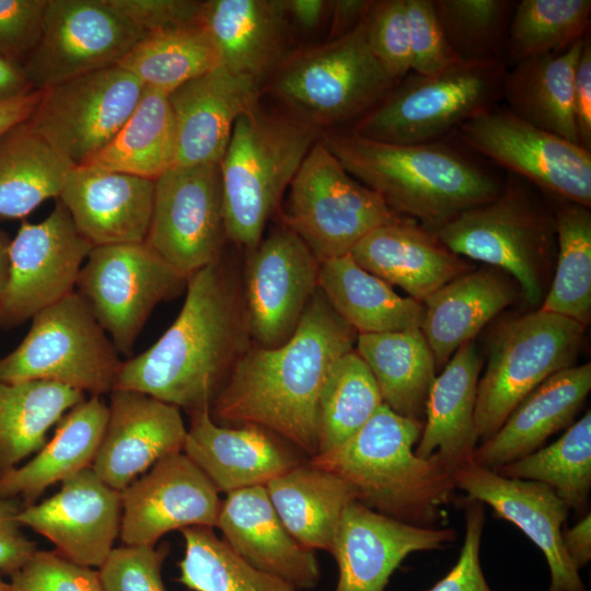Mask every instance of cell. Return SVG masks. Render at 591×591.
<instances>
[{
	"mask_svg": "<svg viewBox=\"0 0 591 591\" xmlns=\"http://www.w3.org/2000/svg\"><path fill=\"white\" fill-rule=\"evenodd\" d=\"M185 292L164 334L121 362L113 390L143 393L192 414L210 409L253 343L242 271L223 256L188 276Z\"/></svg>",
	"mask_w": 591,
	"mask_h": 591,
	"instance_id": "cell-1",
	"label": "cell"
},
{
	"mask_svg": "<svg viewBox=\"0 0 591 591\" xmlns=\"http://www.w3.org/2000/svg\"><path fill=\"white\" fill-rule=\"evenodd\" d=\"M357 336L318 288L290 339L274 348L251 345L215 398L212 419L259 426L314 456L324 381Z\"/></svg>",
	"mask_w": 591,
	"mask_h": 591,
	"instance_id": "cell-2",
	"label": "cell"
},
{
	"mask_svg": "<svg viewBox=\"0 0 591 591\" xmlns=\"http://www.w3.org/2000/svg\"><path fill=\"white\" fill-rule=\"evenodd\" d=\"M322 141L352 177L393 211L431 232L494 199L503 187L488 171L438 141L395 144L351 131L328 132Z\"/></svg>",
	"mask_w": 591,
	"mask_h": 591,
	"instance_id": "cell-3",
	"label": "cell"
},
{
	"mask_svg": "<svg viewBox=\"0 0 591 591\" xmlns=\"http://www.w3.org/2000/svg\"><path fill=\"white\" fill-rule=\"evenodd\" d=\"M424 422L403 417L382 404L340 445L311 457L357 491V500L390 518L436 528L453 490V470L438 455L415 454Z\"/></svg>",
	"mask_w": 591,
	"mask_h": 591,
	"instance_id": "cell-4",
	"label": "cell"
},
{
	"mask_svg": "<svg viewBox=\"0 0 591 591\" xmlns=\"http://www.w3.org/2000/svg\"><path fill=\"white\" fill-rule=\"evenodd\" d=\"M321 130L287 114L255 108L240 116L219 163L228 241L245 252L263 239Z\"/></svg>",
	"mask_w": 591,
	"mask_h": 591,
	"instance_id": "cell-5",
	"label": "cell"
},
{
	"mask_svg": "<svg viewBox=\"0 0 591 591\" xmlns=\"http://www.w3.org/2000/svg\"><path fill=\"white\" fill-rule=\"evenodd\" d=\"M366 19L338 38L290 51L262 92L320 130L357 120L399 82L371 51Z\"/></svg>",
	"mask_w": 591,
	"mask_h": 591,
	"instance_id": "cell-6",
	"label": "cell"
},
{
	"mask_svg": "<svg viewBox=\"0 0 591 591\" xmlns=\"http://www.w3.org/2000/svg\"><path fill=\"white\" fill-rule=\"evenodd\" d=\"M530 185L509 173L497 197L463 211L434 233L454 254L507 273L524 299L537 305L546 294L556 230L554 215Z\"/></svg>",
	"mask_w": 591,
	"mask_h": 591,
	"instance_id": "cell-7",
	"label": "cell"
},
{
	"mask_svg": "<svg viewBox=\"0 0 591 591\" xmlns=\"http://www.w3.org/2000/svg\"><path fill=\"white\" fill-rule=\"evenodd\" d=\"M507 69L503 61H457L432 74L410 72L350 131L395 144L436 142L502 100Z\"/></svg>",
	"mask_w": 591,
	"mask_h": 591,
	"instance_id": "cell-8",
	"label": "cell"
},
{
	"mask_svg": "<svg viewBox=\"0 0 591 591\" xmlns=\"http://www.w3.org/2000/svg\"><path fill=\"white\" fill-rule=\"evenodd\" d=\"M584 329L571 318L540 309L497 326L477 385L475 422L482 442L541 383L576 364Z\"/></svg>",
	"mask_w": 591,
	"mask_h": 591,
	"instance_id": "cell-9",
	"label": "cell"
},
{
	"mask_svg": "<svg viewBox=\"0 0 591 591\" xmlns=\"http://www.w3.org/2000/svg\"><path fill=\"white\" fill-rule=\"evenodd\" d=\"M119 352L77 292L32 317L23 340L0 358V380L47 381L102 396L114 389Z\"/></svg>",
	"mask_w": 591,
	"mask_h": 591,
	"instance_id": "cell-10",
	"label": "cell"
},
{
	"mask_svg": "<svg viewBox=\"0 0 591 591\" xmlns=\"http://www.w3.org/2000/svg\"><path fill=\"white\" fill-rule=\"evenodd\" d=\"M288 189L283 225L320 263L348 255L372 230L407 219L352 177L322 139L309 151Z\"/></svg>",
	"mask_w": 591,
	"mask_h": 591,
	"instance_id": "cell-11",
	"label": "cell"
},
{
	"mask_svg": "<svg viewBox=\"0 0 591 591\" xmlns=\"http://www.w3.org/2000/svg\"><path fill=\"white\" fill-rule=\"evenodd\" d=\"M187 277L146 242L93 246L77 280L119 354L130 357L155 306L186 290Z\"/></svg>",
	"mask_w": 591,
	"mask_h": 591,
	"instance_id": "cell-12",
	"label": "cell"
},
{
	"mask_svg": "<svg viewBox=\"0 0 591 591\" xmlns=\"http://www.w3.org/2000/svg\"><path fill=\"white\" fill-rule=\"evenodd\" d=\"M144 85L112 66L42 90L28 128L73 165L102 151L136 108Z\"/></svg>",
	"mask_w": 591,
	"mask_h": 591,
	"instance_id": "cell-13",
	"label": "cell"
},
{
	"mask_svg": "<svg viewBox=\"0 0 591 591\" xmlns=\"http://www.w3.org/2000/svg\"><path fill=\"white\" fill-rule=\"evenodd\" d=\"M472 150L557 199L591 207V152L495 105L457 128Z\"/></svg>",
	"mask_w": 591,
	"mask_h": 591,
	"instance_id": "cell-14",
	"label": "cell"
},
{
	"mask_svg": "<svg viewBox=\"0 0 591 591\" xmlns=\"http://www.w3.org/2000/svg\"><path fill=\"white\" fill-rule=\"evenodd\" d=\"M227 239L219 163L174 165L154 181L146 243L190 276L223 256Z\"/></svg>",
	"mask_w": 591,
	"mask_h": 591,
	"instance_id": "cell-15",
	"label": "cell"
},
{
	"mask_svg": "<svg viewBox=\"0 0 591 591\" xmlns=\"http://www.w3.org/2000/svg\"><path fill=\"white\" fill-rule=\"evenodd\" d=\"M146 34L107 0H48L36 47L23 62L35 90L116 66Z\"/></svg>",
	"mask_w": 591,
	"mask_h": 591,
	"instance_id": "cell-16",
	"label": "cell"
},
{
	"mask_svg": "<svg viewBox=\"0 0 591 591\" xmlns=\"http://www.w3.org/2000/svg\"><path fill=\"white\" fill-rule=\"evenodd\" d=\"M320 268V260L286 225L246 252L242 287L254 345L274 348L290 339L318 289Z\"/></svg>",
	"mask_w": 591,
	"mask_h": 591,
	"instance_id": "cell-17",
	"label": "cell"
},
{
	"mask_svg": "<svg viewBox=\"0 0 591 591\" xmlns=\"http://www.w3.org/2000/svg\"><path fill=\"white\" fill-rule=\"evenodd\" d=\"M92 248L60 200L43 221L24 222L10 241L1 329L32 320L74 292L80 270Z\"/></svg>",
	"mask_w": 591,
	"mask_h": 591,
	"instance_id": "cell-18",
	"label": "cell"
},
{
	"mask_svg": "<svg viewBox=\"0 0 591 591\" xmlns=\"http://www.w3.org/2000/svg\"><path fill=\"white\" fill-rule=\"evenodd\" d=\"M124 545L154 546L166 533L216 528L222 500L209 478L182 452L159 460L121 493Z\"/></svg>",
	"mask_w": 591,
	"mask_h": 591,
	"instance_id": "cell-19",
	"label": "cell"
},
{
	"mask_svg": "<svg viewBox=\"0 0 591 591\" xmlns=\"http://www.w3.org/2000/svg\"><path fill=\"white\" fill-rule=\"evenodd\" d=\"M121 513L120 491L86 467L61 482L49 498L23 506L18 519L46 537L61 556L97 569L119 536Z\"/></svg>",
	"mask_w": 591,
	"mask_h": 591,
	"instance_id": "cell-20",
	"label": "cell"
},
{
	"mask_svg": "<svg viewBox=\"0 0 591 591\" xmlns=\"http://www.w3.org/2000/svg\"><path fill=\"white\" fill-rule=\"evenodd\" d=\"M455 488L466 493L464 502L489 505L496 514L519 528L544 554L549 567L547 591H587L579 570L561 541L569 509L546 484L509 478L472 461L453 471Z\"/></svg>",
	"mask_w": 591,
	"mask_h": 591,
	"instance_id": "cell-21",
	"label": "cell"
},
{
	"mask_svg": "<svg viewBox=\"0 0 591 591\" xmlns=\"http://www.w3.org/2000/svg\"><path fill=\"white\" fill-rule=\"evenodd\" d=\"M455 537L454 529L413 525L354 500L341 514L329 552L338 567L335 591H384L409 554L440 549Z\"/></svg>",
	"mask_w": 591,
	"mask_h": 591,
	"instance_id": "cell-22",
	"label": "cell"
},
{
	"mask_svg": "<svg viewBox=\"0 0 591 591\" xmlns=\"http://www.w3.org/2000/svg\"><path fill=\"white\" fill-rule=\"evenodd\" d=\"M109 395L105 430L91 467L121 493L159 460L182 452L187 428L176 406L136 391L113 390Z\"/></svg>",
	"mask_w": 591,
	"mask_h": 591,
	"instance_id": "cell-23",
	"label": "cell"
},
{
	"mask_svg": "<svg viewBox=\"0 0 591 591\" xmlns=\"http://www.w3.org/2000/svg\"><path fill=\"white\" fill-rule=\"evenodd\" d=\"M189 417L183 452L219 493L266 486L301 463L293 445L265 428L219 425L208 408Z\"/></svg>",
	"mask_w": 591,
	"mask_h": 591,
	"instance_id": "cell-24",
	"label": "cell"
},
{
	"mask_svg": "<svg viewBox=\"0 0 591 591\" xmlns=\"http://www.w3.org/2000/svg\"><path fill=\"white\" fill-rule=\"evenodd\" d=\"M262 85L223 66L169 96L176 129V164L220 163L236 119L259 106Z\"/></svg>",
	"mask_w": 591,
	"mask_h": 591,
	"instance_id": "cell-25",
	"label": "cell"
},
{
	"mask_svg": "<svg viewBox=\"0 0 591 591\" xmlns=\"http://www.w3.org/2000/svg\"><path fill=\"white\" fill-rule=\"evenodd\" d=\"M154 181L92 165H73L59 200L93 246L144 242Z\"/></svg>",
	"mask_w": 591,
	"mask_h": 591,
	"instance_id": "cell-26",
	"label": "cell"
},
{
	"mask_svg": "<svg viewBox=\"0 0 591 591\" xmlns=\"http://www.w3.org/2000/svg\"><path fill=\"white\" fill-rule=\"evenodd\" d=\"M216 528L231 549L255 568L279 577L299 590L317 586L321 569L315 552L289 533L265 486L228 493Z\"/></svg>",
	"mask_w": 591,
	"mask_h": 591,
	"instance_id": "cell-27",
	"label": "cell"
},
{
	"mask_svg": "<svg viewBox=\"0 0 591 591\" xmlns=\"http://www.w3.org/2000/svg\"><path fill=\"white\" fill-rule=\"evenodd\" d=\"M367 271L422 302L447 282L472 270L436 235L410 219L381 225L349 254Z\"/></svg>",
	"mask_w": 591,
	"mask_h": 591,
	"instance_id": "cell-28",
	"label": "cell"
},
{
	"mask_svg": "<svg viewBox=\"0 0 591 591\" xmlns=\"http://www.w3.org/2000/svg\"><path fill=\"white\" fill-rule=\"evenodd\" d=\"M590 390L589 362L553 374L517 405L491 438L476 447L471 461L497 471L533 453L572 424Z\"/></svg>",
	"mask_w": 591,
	"mask_h": 591,
	"instance_id": "cell-29",
	"label": "cell"
},
{
	"mask_svg": "<svg viewBox=\"0 0 591 591\" xmlns=\"http://www.w3.org/2000/svg\"><path fill=\"white\" fill-rule=\"evenodd\" d=\"M200 23L220 51L221 66L260 85L290 53L283 0L202 1Z\"/></svg>",
	"mask_w": 591,
	"mask_h": 591,
	"instance_id": "cell-30",
	"label": "cell"
},
{
	"mask_svg": "<svg viewBox=\"0 0 591 591\" xmlns=\"http://www.w3.org/2000/svg\"><path fill=\"white\" fill-rule=\"evenodd\" d=\"M521 293L507 273L484 267L470 270L447 282L422 303L420 331L434 356L437 370Z\"/></svg>",
	"mask_w": 591,
	"mask_h": 591,
	"instance_id": "cell-31",
	"label": "cell"
},
{
	"mask_svg": "<svg viewBox=\"0 0 591 591\" xmlns=\"http://www.w3.org/2000/svg\"><path fill=\"white\" fill-rule=\"evenodd\" d=\"M483 360L474 341L462 345L436 376L415 454L438 455L450 468L470 462L479 440L475 422Z\"/></svg>",
	"mask_w": 591,
	"mask_h": 591,
	"instance_id": "cell-32",
	"label": "cell"
},
{
	"mask_svg": "<svg viewBox=\"0 0 591 591\" xmlns=\"http://www.w3.org/2000/svg\"><path fill=\"white\" fill-rule=\"evenodd\" d=\"M107 414V405L100 396H90L69 409L36 455L0 477V497L30 506L47 487L91 467Z\"/></svg>",
	"mask_w": 591,
	"mask_h": 591,
	"instance_id": "cell-33",
	"label": "cell"
},
{
	"mask_svg": "<svg viewBox=\"0 0 591 591\" xmlns=\"http://www.w3.org/2000/svg\"><path fill=\"white\" fill-rule=\"evenodd\" d=\"M318 288L358 335L420 328L422 324V302L397 294L349 254L321 263Z\"/></svg>",
	"mask_w": 591,
	"mask_h": 591,
	"instance_id": "cell-34",
	"label": "cell"
},
{
	"mask_svg": "<svg viewBox=\"0 0 591 591\" xmlns=\"http://www.w3.org/2000/svg\"><path fill=\"white\" fill-rule=\"evenodd\" d=\"M265 487L289 533L314 552H331L346 506L358 498L350 483L310 462L300 463Z\"/></svg>",
	"mask_w": 591,
	"mask_h": 591,
	"instance_id": "cell-35",
	"label": "cell"
},
{
	"mask_svg": "<svg viewBox=\"0 0 591 591\" xmlns=\"http://www.w3.org/2000/svg\"><path fill=\"white\" fill-rule=\"evenodd\" d=\"M583 38L560 54L517 62L507 69L502 83V99L513 115L575 143L573 76Z\"/></svg>",
	"mask_w": 591,
	"mask_h": 591,
	"instance_id": "cell-36",
	"label": "cell"
},
{
	"mask_svg": "<svg viewBox=\"0 0 591 591\" xmlns=\"http://www.w3.org/2000/svg\"><path fill=\"white\" fill-rule=\"evenodd\" d=\"M355 350L372 373L383 404L403 417L424 422L437 366L420 328L359 334Z\"/></svg>",
	"mask_w": 591,
	"mask_h": 591,
	"instance_id": "cell-37",
	"label": "cell"
},
{
	"mask_svg": "<svg viewBox=\"0 0 591 591\" xmlns=\"http://www.w3.org/2000/svg\"><path fill=\"white\" fill-rule=\"evenodd\" d=\"M80 391L47 381L0 380V477L47 442V433L73 406Z\"/></svg>",
	"mask_w": 591,
	"mask_h": 591,
	"instance_id": "cell-38",
	"label": "cell"
},
{
	"mask_svg": "<svg viewBox=\"0 0 591 591\" xmlns=\"http://www.w3.org/2000/svg\"><path fill=\"white\" fill-rule=\"evenodd\" d=\"M73 164L26 121L0 136V216L23 218L60 196Z\"/></svg>",
	"mask_w": 591,
	"mask_h": 591,
	"instance_id": "cell-39",
	"label": "cell"
},
{
	"mask_svg": "<svg viewBox=\"0 0 591 591\" xmlns=\"http://www.w3.org/2000/svg\"><path fill=\"white\" fill-rule=\"evenodd\" d=\"M176 129L167 94L146 86L119 131L86 164L155 181L176 164Z\"/></svg>",
	"mask_w": 591,
	"mask_h": 591,
	"instance_id": "cell-40",
	"label": "cell"
},
{
	"mask_svg": "<svg viewBox=\"0 0 591 591\" xmlns=\"http://www.w3.org/2000/svg\"><path fill=\"white\" fill-rule=\"evenodd\" d=\"M144 86L165 94L221 66L220 51L201 24L169 28L139 40L117 63Z\"/></svg>",
	"mask_w": 591,
	"mask_h": 591,
	"instance_id": "cell-41",
	"label": "cell"
},
{
	"mask_svg": "<svg viewBox=\"0 0 591 591\" xmlns=\"http://www.w3.org/2000/svg\"><path fill=\"white\" fill-rule=\"evenodd\" d=\"M558 200L555 273L540 310L587 327L591 320V212L583 205Z\"/></svg>",
	"mask_w": 591,
	"mask_h": 591,
	"instance_id": "cell-42",
	"label": "cell"
},
{
	"mask_svg": "<svg viewBox=\"0 0 591 591\" xmlns=\"http://www.w3.org/2000/svg\"><path fill=\"white\" fill-rule=\"evenodd\" d=\"M495 472L546 484L569 510L584 511L591 490V412L571 424L552 444Z\"/></svg>",
	"mask_w": 591,
	"mask_h": 591,
	"instance_id": "cell-43",
	"label": "cell"
},
{
	"mask_svg": "<svg viewBox=\"0 0 591 591\" xmlns=\"http://www.w3.org/2000/svg\"><path fill=\"white\" fill-rule=\"evenodd\" d=\"M383 404L376 382L356 350L328 372L317 404V453L352 437Z\"/></svg>",
	"mask_w": 591,
	"mask_h": 591,
	"instance_id": "cell-44",
	"label": "cell"
},
{
	"mask_svg": "<svg viewBox=\"0 0 591 591\" xmlns=\"http://www.w3.org/2000/svg\"><path fill=\"white\" fill-rule=\"evenodd\" d=\"M185 553L178 582L193 591H300L290 582L259 570L235 554L213 528L183 529Z\"/></svg>",
	"mask_w": 591,
	"mask_h": 591,
	"instance_id": "cell-45",
	"label": "cell"
},
{
	"mask_svg": "<svg viewBox=\"0 0 591 591\" xmlns=\"http://www.w3.org/2000/svg\"><path fill=\"white\" fill-rule=\"evenodd\" d=\"M590 18V0L515 1L505 48L506 66L567 50L588 35Z\"/></svg>",
	"mask_w": 591,
	"mask_h": 591,
	"instance_id": "cell-46",
	"label": "cell"
},
{
	"mask_svg": "<svg viewBox=\"0 0 591 591\" xmlns=\"http://www.w3.org/2000/svg\"><path fill=\"white\" fill-rule=\"evenodd\" d=\"M456 59L461 62H505L508 30L515 1L432 0Z\"/></svg>",
	"mask_w": 591,
	"mask_h": 591,
	"instance_id": "cell-47",
	"label": "cell"
},
{
	"mask_svg": "<svg viewBox=\"0 0 591 591\" xmlns=\"http://www.w3.org/2000/svg\"><path fill=\"white\" fill-rule=\"evenodd\" d=\"M366 25L374 57L394 79H404L412 72L406 1H374Z\"/></svg>",
	"mask_w": 591,
	"mask_h": 591,
	"instance_id": "cell-48",
	"label": "cell"
},
{
	"mask_svg": "<svg viewBox=\"0 0 591 591\" xmlns=\"http://www.w3.org/2000/svg\"><path fill=\"white\" fill-rule=\"evenodd\" d=\"M12 591H103L96 568L76 564L56 551H36L11 576Z\"/></svg>",
	"mask_w": 591,
	"mask_h": 591,
	"instance_id": "cell-49",
	"label": "cell"
},
{
	"mask_svg": "<svg viewBox=\"0 0 591 591\" xmlns=\"http://www.w3.org/2000/svg\"><path fill=\"white\" fill-rule=\"evenodd\" d=\"M167 554V545L113 548L97 568L103 591H166L162 565Z\"/></svg>",
	"mask_w": 591,
	"mask_h": 591,
	"instance_id": "cell-50",
	"label": "cell"
},
{
	"mask_svg": "<svg viewBox=\"0 0 591 591\" xmlns=\"http://www.w3.org/2000/svg\"><path fill=\"white\" fill-rule=\"evenodd\" d=\"M409 32L412 72L432 74L459 60L438 21L432 0H405Z\"/></svg>",
	"mask_w": 591,
	"mask_h": 591,
	"instance_id": "cell-51",
	"label": "cell"
},
{
	"mask_svg": "<svg viewBox=\"0 0 591 591\" xmlns=\"http://www.w3.org/2000/svg\"><path fill=\"white\" fill-rule=\"evenodd\" d=\"M48 0H0V56L23 65L43 31Z\"/></svg>",
	"mask_w": 591,
	"mask_h": 591,
	"instance_id": "cell-52",
	"label": "cell"
},
{
	"mask_svg": "<svg viewBox=\"0 0 591 591\" xmlns=\"http://www.w3.org/2000/svg\"><path fill=\"white\" fill-rule=\"evenodd\" d=\"M465 505V536L451 570L428 591H491L480 566V543L485 509L478 501Z\"/></svg>",
	"mask_w": 591,
	"mask_h": 591,
	"instance_id": "cell-53",
	"label": "cell"
},
{
	"mask_svg": "<svg viewBox=\"0 0 591 591\" xmlns=\"http://www.w3.org/2000/svg\"><path fill=\"white\" fill-rule=\"evenodd\" d=\"M108 4L143 34L200 23L202 1L107 0Z\"/></svg>",
	"mask_w": 591,
	"mask_h": 591,
	"instance_id": "cell-54",
	"label": "cell"
},
{
	"mask_svg": "<svg viewBox=\"0 0 591 591\" xmlns=\"http://www.w3.org/2000/svg\"><path fill=\"white\" fill-rule=\"evenodd\" d=\"M18 499L0 497V572L12 575L37 551L22 532L18 515L23 508Z\"/></svg>",
	"mask_w": 591,
	"mask_h": 591,
	"instance_id": "cell-55",
	"label": "cell"
},
{
	"mask_svg": "<svg viewBox=\"0 0 591 591\" xmlns=\"http://www.w3.org/2000/svg\"><path fill=\"white\" fill-rule=\"evenodd\" d=\"M572 112L578 143L591 152V40L589 34L583 38L575 69Z\"/></svg>",
	"mask_w": 591,
	"mask_h": 591,
	"instance_id": "cell-56",
	"label": "cell"
},
{
	"mask_svg": "<svg viewBox=\"0 0 591 591\" xmlns=\"http://www.w3.org/2000/svg\"><path fill=\"white\" fill-rule=\"evenodd\" d=\"M373 0L331 1V26L327 40L338 38L359 25L370 12Z\"/></svg>",
	"mask_w": 591,
	"mask_h": 591,
	"instance_id": "cell-57",
	"label": "cell"
},
{
	"mask_svg": "<svg viewBox=\"0 0 591 591\" xmlns=\"http://www.w3.org/2000/svg\"><path fill=\"white\" fill-rule=\"evenodd\" d=\"M564 548L577 570L591 559V517L586 513L575 525L561 531Z\"/></svg>",
	"mask_w": 591,
	"mask_h": 591,
	"instance_id": "cell-58",
	"label": "cell"
},
{
	"mask_svg": "<svg viewBox=\"0 0 591 591\" xmlns=\"http://www.w3.org/2000/svg\"><path fill=\"white\" fill-rule=\"evenodd\" d=\"M289 22L302 31H313L329 14L331 1L326 0H283Z\"/></svg>",
	"mask_w": 591,
	"mask_h": 591,
	"instance_id": "cell-59",
	"label": "cell"
},
{
	"mask_svg": "<svg viewBox=\"0 0 591 591\" xmlns=\"http://www.w3.org/2000/svg\"><path fill=\"white\" fill-rule=\"evenodd\" d=\"M42 90H32L0 104V136L14 126L25 123L35 111Z\"/></svg>",
	"mask_w": 591,
	"mask_h": 591,
	"instance_id": "cell-60",
	"label": "cell"
},
{
	"mask_svg": "<svg viewBox=\"0 0 591 591\" xmlns=\"http://www.w3.org/2000/svg\"><path fill=\"white\" fill-rule=\"evenodd\" d=\"M35 90L22 65L0 56V104Z\"/></svg>",
	"mask_w": 591,
	"mask_h": 591,
	"instance_id": "cell-61",
	"label": "cell"
},
{
	"mask_svg": "<svg viewBox=\"0 0 591 591\" xmlns=\"http://www.w3.org/2000/svg\"><path fill=\"white\" fill-rule=\"evenodd\" d=\"M9 246L10 241L8 240L7 235L2 231H0V314L3 294L9 279Z\"/></svg>",
	"mask_w": 591,
	"mask_h": 591,
	"instance_id": "cell-62",
	"label": "cell"
},
{
	"mask_svg": "<svg viewBox=\"0 0 591 591\" xmlns=\"http://www.w3.org/2000/svg\"><path fill=\"white\" fill-rule=\"evenodd\" d=\"M1 572H0V591H12L11 590V587H10V583L9 582H5L2 578H1Z\"/></svg>",
	"mask_w": 591,
	"mask_h": 591,
	"instance_id": "cell-63",
	"label": "cell"
}]
</instances>
